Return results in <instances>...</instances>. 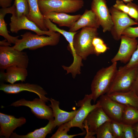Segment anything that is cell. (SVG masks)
Instances as JSON below:
<instances>
[{
  "mask_svg": "<svg viewBox=\"0 0 138 138\" xmlns=\"http://www.w3.org/2000/svg\"><path fill=\"white\" fill-rule=\"evenodd\" d=\"M117 70V62H115L97 72L91 85V94L94 103L100 96L108 93Z\"/></svg>",
  "mask_w": 138,
  "mask_h": 138,
  "instance_id": "6da1fadb",
  "label": "cell"
},
{
  "mask_svg": "<svg viewBox=\"0 0 138 138\" xmlns=\"http://www.w3.org/2000/svg\"><path fill=\"white\" fill-rule=\"evenodd\" d=\"M21 36V39H18L13 47L22 51L26 49L34 50L47 46L56 45L59 42L60 34L56 32L53 35L45 36L27 32Z\"/></svg>",
  "mask_w": 138,
  "mask_h": 138,
  "instance_id": "7a4b0ae2",
  "label": "cell"
},
{
  "mask_svg": "<svg viewBox=\"0 0 138 138\" xmlns=\"http://www.w3.org/2000/svg\"><path fill=\"white\" fill-rule=\"evenodd\" d=\"M98 34V29L88 27L77 32L74 37L73 45L78 58L85 60L89 55L95 54L92 41Z\"/></svg>",
  "mask_w": 138,
  "mask_h": 138,
  "instance_id": "3957f363",
  "label": "cell"
},
{
  "mask_svg": "<svg viewBox=\"0 0 138 138\" xmlns=\"http://www.w3.org/2000/svg\"><path fill=\"white\" fill-rule=\"evenodd\" d=\"M40 10L42 14L54 12L72 13L84 6L83 0H38Z\"/></svg>",
  "mask_w": 138,
  "mask_h": 138,
  "instance_id": "277c9868",
  "label": "cell"
},
{
  "mask_svg": "<svg viewBox=\"0 0 138 138\" xmlns=\"http://www.w3.org/2000/svg\"><path fill=\"white\" fill-rule=\"evenodd\" d=\"M29 59L26 52L19 51L10 46L0 47V68L5 70L16 66L27 68Z\"/></svg>",
  "mask_w": 138,
  "mask_h": 138,
  "instance_id": "5b68a950",
  "label": "cell"
},
{
  "mask_svg": "<svg viewBox=\"0 0 138 138\" xmlns=\"http://www.w3.org/2000/svg\"><path fill=\"white\" fill-rule=\"evenodd\" d=\"M138 67L127 68L120 67L115 74L108 93L126 91L131 89L136 76Z\"/></svg>",
  "mask_w": 138,
  "mask_h": 138,
  "instance_id": "8992f818",
  "label": "cell"
},
{
  "mask_svg": "<svg viewBox=\"0 0 138 138\" xmlns=\"http://www.w3.org/2000/svg\"><path fill=\"white\" fill-rule=\"evenodd\" d=\"M109 10L113 24L110 31L115 40L118 41L120 39L123 31L126 28L138 25L127 14L116 9L113 6Z\"/></svg>",
  "mask_w": 138,
  "mask_h": 138,
  "instance_id": "52a82bcc",
  "label": "cell"
},
{
  "mask_svg": "<svg viewBox=\"0 0 138 138\" xmlns=\"http://www.w3.org/2000/svg\"><path fill=\"white\" fill-rule=\"evenodd\" d=\"M111 120L107 116L101 107L91 111L87 116L83 123L86 132L85 138H94L98 129L102 124Z\"/></svg>",
  "mask_w": 138,
  "mask_h": 138,
  "instance_id": "ba28073f",
  "label": "cell"
},
{
  "mask_svg": "<svg viewBox=\"0 0 138 138\" xmlns=\"http://www.w3.org/2000/svg\"><path fill=\"white\" fill-rule=\"evenodd\" d=\"M46 102L40 98H35L31 101L22 99L14 102L10 106L15 107L25 106L31 109V112L37 118L49 120L53 118V111Z\"/></svg>",
  "mask_w": 138,
  "mask_h": 138,
  "instance_id": "9c48e42d",
  "label": "cell"
},
{
  "mask_svg": "<svg viewBox=\"0 0 138 138\" xmlns=\"http://www.w3.org/2000/svg\"><path fill=\"white\" fill-rule=\"evenodd\" d=\"M16 11L12 14L10 17V22L9 24L10 31L17 33L19 30L22 29L30 30L39 35H46L50 36L55 34L56 32L48 30H42L33 22L29 20L25 16H18Z\"/></svg>",
  "mask_w": 138,
  "mask_h": 138,
  "instance_id": "30bf717a",
  "label": "cell"
},
{
  "mask_svg": "<svg viewBox=\"0 0 138 138\" xmlns=\"http://www.w3.org/2000/svg\"><path fill=\"white\" fill-rule=\"evenodd\" d=\"M92 100L91 94H86L83 99L76 103V106L79 108L74 118L69 122L71 128L78 127L82 131H84L83 123L85 119L91 111L100 106L99 103L98 101L95 104L92 105L91 103Z\"/></svg>",
  "mask_w": 138,
  "mask_h": 138,
  "instance_id": "8fae6325",
  "label": "cell"
},
{
  "mask_svg": "<svg viewBox=\"0 0 138 138\" xmlns=\"http://www.w3.org/2000/svg\"><path fill=\"white\" fill-rule=\"evenodd\" d=\"M91 9L96 14L103 32L110 31L113 24L106 0H92Z\"/></svg>",
  "mask_w": 138,
  "mask_h": 138,
  "instance_id": "7c38bea8",
  "label": "cell"
},
{
  "mask_svg": "<svg viewBox=\"0 0 138 138\" xmlns=\"http://www.w3.org/2000/svg\"><path fill=\"white\" fill-rule=\"evenodd\" d=\"M0 90L6 93L9 94H18L23 91H28L35 93L40 99L46 102L50 101L49 98L46 97V92L40 86L36 84L28 83H18L6 84L1 83Z\"/></svg>",
  "mask_w": 138,
  "mask_h": 138,
  "instance_id": "4fadbf2b",
  "label": "cell"
},
{
  "mask_svg": "<svg viewBox=\"0 0 138 138\" xmlns=\"http://www.w3.org/2000/svg\"><path fill=\"white\" fill-rule=\"evenodd\" d=\"M120 40L121 43L119 49L111 59L112 63L118 61L125 63L128 62L138 45V41L135 38L122 35Z\"/></svg>",
  "mask_w": 138,
  "mask_h": 138,
  "instance_id": "5bb4252c",
  "label": "cell"
},
{
  "mask_svg": "<svg viewBox=\"0 0 138 138\" xmlns=\"http://www.w3.org/2000/svg\"><path fill=\"white\" fill-rule=\"evenodd\" d=\"M97 101L103 111L111 119L121 122L125 105L116 102L106 94L102 95Z\"/></svg>",
  "mask_w": 138,
  "mask_h": 138,
  "instance_id": "9a60e30c",
  "label": "cell"
},
{
  "mask_svg": "<svg viewBox=\"0 0 138 138\" xmlns=\"http://www.w3.org/2000/svg\"><path fill=\"white\" fill-rule=\"evenodd\" d=\"M23 117L16 118L14 116L0 113V136L9 138L17 128L20 127L26 122Z\"/></svg>",
  "mask_w": 138,
  "mask_h": 138,
  "instance_id": "2e32d148",
  "label": "cell"
},
{
  "mask_svg": "<svg viewBox=\"0 0 138 138\" xmlns=\"http://www.w3.org/2000/svg\"><path fill=\"white\" fill-rule=\"evenodd\" d=\"M100 26L99 21L94 12L91 9H86L78 19L69 28L68 31L76 32L86 27L98 29Z\"/></svg>",
  "mask_w": 138,
  "mask_h": 138,
  "instance_id": "e0dca14e",
  "label": "cell"
},
{
  "mask_svg": "<svg viewBox=\"0 0 138 138\" xmlns=\"http://www.w3.org/2000/svg\"><path fill=\"white\" fill-rule=\"evenodd\" d=\"M0 72V78L1 80L14 84L18 81H25L28 76L27 68L16 66H9Z\"/></svg>",
  "mask_w": 138,
  "mask_h": 138,
  "instance_id": "ac0fdd59",
  "label": "cell"
},
{
  "mask_svg": "<svg viewBox=\"0 0 138 138\" xmlns=\"http://www.w3.org/2000/svg\"><path fill=\"white\" fill-rule=\"evenodd\" d=\"M50 101L51 104L49 106L52 109L53 117L54 128L59 126L65 123L71 121L74 117L78 110H76L68 112L62 110L59 108V101L51 98Z\"/></svg>",
  "mask_w": 138,
  "mask_h": 138,
  "instance_id": "d6986e66",
  "label": "cell"
},
{
  "mask_svg": "<svg viewBox=\"0 0 138 138\" xmlns=\"http://www.w3.org/2000/svg\"><path fill=\"white\" fill-rule=\"evenodd\" d=\"M44 18L50 19L59 27L70 28L77 20L81 15H71L63 12H51L43 14Z\"/></svg>",
  "mask_w": 138,
  "mask_h": 138,
  "instance_id": "ffe728a7",
  "label": "cell"
},
{
  "mask_svg": "<svg viewBox=\"0 0 138 138\" xmlns=\"http://www.w3.org/2000/svg\"><path fill=\"white\" fill-rule=\"evenodd\" d=\"M106 94L116 102L138 109V95L132 89L126 91L115 92Z\"/></svg>",
  "mask_w": 138,
  "mask_h": 138,
  "instance_id": "44dd1931",
  "label": "cell"
},
{
  "mask_svg": "<svg viewBox=\"0 0 138 138\" xmlns=\"http://www.w3.org/2000/svg\"><path fill=\"white\" fill-rule=\"evenodd\" d=\"M16 11L14 3L10 7L2 8L0 9V35L3 37L10 44H15L18 40L19 36L13 37L10 35L7 27V24L4 19L5 15L7 14H12Z\"/></svg>",
  "mask_w": 138,
  "mask_h": 138,
  "instance_id": "7402d4cb",
  "label": "cell"
},
{
  "mask_svg": "<svg viewBox=\"0 0 138 138\" xmlns=\"http://www.w3.org/2000/svg\"><path fill=\"white\" fill-rule=\"evenodd\" d=\"M29 12L27 18L34 22L42 30L48 31L44 21V17L40 12L38 3V0H27Z\"/></svg>",
  "mask_w": 138,
  "mask_h": 138,
  "instance_id": "603a6c76",
  "label": "cell"
},
{
  "mask_svg": "<svg viewBox=\"0 0 138 138\" xmlns=\"http://www.w3.org/2000/svg\"><path fill=\"white\" fill-rule=\"evenodd\" d=\"M55 128L53 118L49 120V122L45 126L35 130L25 135H19L13 132L10 137L12 138H45Z\"/></svg>",
  "mask_w": 138,
  "mask_h": 138,
  "instance_id": "cb8c5ba5",
  "label": "cell"
},
{
  "mask_svg": "<svg viewBox=\"0 0 138 138\" xmlns=\"http://www.w3.org/2000/svg\"><path fill=\"white\" fill-rule=\"evenodd\" d=\"M44 21L45 26L49 30L57 32L62 34L68 42L69 44L68 46L70 48L73 47V42L74 37L77 31L71 32L67 31L61 29L57 27L49 19L44 18Z\"/></svg>",
  "mask_w": 138,
  "mask_h": 138,
  "instance_id": "d4e9b609",
  "label": "cell"
},
{
  "mask_svg": "<svg viewBox=\"0 0 138 138\" xmlns=\"http://www.w3.org/2000/svg\"><path fill=\"white\" fill-rule=\"evenodd\" d=\"M121 122L133 125L138 122V109L132 107L125 106L122 117Z\"/></svg>",
  "mask_w": 138,
  "mask_h": 138,
  "instance_id": "484cf974",
  "label": "cell"
},
{
  "mask_svg": "<svg viewBox=\"0 0 138 138\" xmlns=\"http://www.w3.org/2000/svg\"><path fill=\"white\" fill-rule=\"evenodd\" d=\"M71 128L69 122L62 124L59 126L56 132L50 138H72L78 135H82L86 134V132H83L73 135H68L67 132Z\"/></svg>",
  "mask_w": 138,
  "mask_h": 138,
  "instance_id": "4316f807",
  "label": "cell"
},
{
  "mask_svg": "<svg viewBox=\"0 0 138 138\" xmlns=\"http://www.w3.org/2000/svg\"><path fill=\"white\" fill-rule=\"evenodd\" d=\"M96 135L97 138H115L111 131L110 121L106 122L100 126Z\"/></svg>",
  "mask_w": 138,
  "mask_h": 138,
  "instance_id": "83f0119b",
  "label": "cell"
},
{
  "mask_svg": "<svg viewBox=\"0 0 138 138\" xmlns=\"http://www.w3.org/2000/svg\"><path fill=\"white\" fill-rule=\"evenodd\" d=\"M14 3L16 8V14L18 17L25 16L28 17L29 8L27 0H15Z\"/></svg>",
  "mask_w": 138,
  "mask_h": 138,
  "instance_id": "f1b7e54d",
  "label": "cell"
},
{
  "mask_svg": "<svg viewBox=\"0 0 138 138\" xmlns=\"http://www.w3.org/2000/svg\"><path fill=\"white\" fill-rule=\"evenodd\" d=\"M92 44L95 54L97 55L105 53L109 49L103 40L98 37L93 39Z\"/></svg>",
  "mask_w": 138,
  "mask_h": 138,
  "instance_id": "f546056e",
  "label": "cell"
},
{
  "mask_svg": "<svg viewBox=\"0 0 138 138\" xmlns=\"http://www.w3.org/2000/svg\"><path fill=\"white\" fill-rule=\"evenodd\" d=\"M110 123L112 132L115 138H123V123L111 120Z\"/></svg>",
  "mask_w": 138,
  "mask_h": 138,
  "instance_id": "4dcf8cb0",
  "label": "cell"
},
{
  "mask_svg": "<svg viewBox=\"0 0 138 138\" xmlns=\"http://www.w3.org/2000/svg\"><path fill=\"white\" fill-rule=\"evenodd\" d=\"M126 4L129 7L128 15L131 18L134 19L135 21L138 23V6L132 2Z\"/></svg>",
  "mask_w": 138,
  "mask_h": 138,
  "instance_id": "1f68e13d",
  "label": "cell"
},
{
  "mask_svg": "<svg viewBox=\"0 0 138 138\" xmlns=\"http://www.w3.org/2000/svg\"><path fill=\"white\" fill-rule=\"evenodd\" d=\"M123 138H136L133 125L123 123Z\"/></svg>",
  "mask_w": 138,
  "mask_h": 138,
  "instance_id": "d6a6232c",
  "label": "cell"
},
{
  "mask_svg": "<svg viewBox=\"0 0 138 138\" xmlns=\"http://www.w3.org/2000/svg\"><path fill=\"white\" fill-rule=\"evenodd\" d=\"M124 66L128 68L138 67V44L130 60Z\"/></svg>",
  "mask_w": 138,
  "mask_h": 138,
  "instance_id": "836d02e7",
  "label": "cell"
},
{
  "mask_svg": "<svg viewBox=\"0 0 138 138\" xmlns=\"http://www.w3.org/2000/svg\"><path fill=\"white\" fill-rule=\"evenodd\" d=\"M122 35L131 38H136L138 37V27H133L129 26L126 28L123 31Z\"/></svg>",
  "mask_w": 138,
  "mask_h": 138,
  "instance_id": "e575fe53",
  "label": "cell"
},
{
  "mask_svg": "<svg viewBox=\"0 0 138 138\" xmlns=\"http://www.w3.org/2000/svg\"><path fill=\"white\" fill-rule=\"evenodd\" d=\"M113 6L116 9L128 14L129 7L127 4L121 0H116Z\"/></svg>",
  "mask_w": 138,
  "mask_h": 138,
  "instance_id": "d590c367",
  "label": "cell"
},
{
  "mask_svg": "<svg viewBox=\"0 0 138 138\" xmlns=\"http://www.w3.org/2000/svg\"><path fill=\"white\" fill-rule=\"evenodd\" d=\"M12 0H0V6L2 8H6L11 6Z\"/></svg>",
  "mask_w": 138,
  "mask_h": 138,
  "instance_id": "8d00e7d4",
  "label": "cell"
},
{
  "mask_svg": "<svg viewBox=\"0 0 138 138\" xmlns=\"http://www.w3.org/2000/svg\"><path fill=\"white\" fill-rule=\"evenodd\" d=\"M131 89L135 91L138 95V67L135 80Z\"/></svg>",
  "mask_w": 138,
  "mask_h": 138,
  "instance_id": "74e56055",
  "label": "cell"
},
{
  "mask_svg": "<svg viewBox=\"0 0 138 138\" xmlns=\"http://www.w3.org/2000/svg\"><path fill=\"white\" fill-rule=\"evenodd\" d=\"M132 125L136 138H138V122Z\"/></svg>",
  "mask_w": 138,
  "mask_h": 138,
  "instance_id": "f35d334b",
  "label": "cell"
},
{
  "mask_svg": "<svg viewBox=\"0 0 138 138\" xmlns=\"http://www.w3.org/2000/svg\"><path fill=\"white\" fill-rule=\"evenodd\" d=\"M0 45L1 46H8L11 45L10 43L7 40L5 39L0 41Z\"/></svg>",
  "mask_w": 138,
  "mask_h": 138,
  "instance_id": "ab89813d",
  "label": "cell"
},
{
  "mask_svg": "<svg viewBox=\"0 0 138 138\" xmlns=\"http://www.w3.org/2000/svg\"><path fill=\"white\" fill-rule=\"evenodd\" d=\"M123 2L125 3L126 4L128 3L132 2L133 0H121Z\"/></svg>",
  "mask_w": 138,
  "mask_h": 138,
  "instance_id": "60d3db41",
  "label": "cell"
}]
</instances>
